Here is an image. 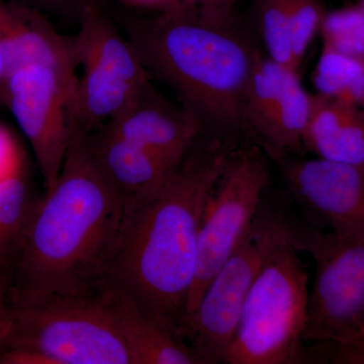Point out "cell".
<instances>
[{
  "mask_svg": "<svg viewBox=\"0 0 364 364\" xmlns=\"http://www.w3.org/2000/svg\"><path fill=\"white\" fill-rule=\"evenodd\" d=\"M100 128L176 161H181L202 135L196 119L160 95L150 81L129 107Z\"/></svg>",
  "mask_w": 364,
  "mask_h": 364,
  "instance_id": "13",
  "label": "cell"
},
{
  "mask_svg": "<svg viewBox=\"0 0 364 364\" xmlns=\"http://www.w3.org/2000/svg\"><path fill=\"white\" fill-rule=\"evenodd\" d=\"M7 77H9V69H7L6 55H4V49L0 45V92L4 88Z\"/></svg>",
  "mask_w": 364,
  "mask_h": 364,
  "instance_id": "29",
  "label": "cell"
},
{
  "mask_svg": "<svg viewBox=\"0 0 364 364\" xmlns=\"http://www.w3.org/2000/svg\"><path fill=\"white\" fill-rule=\"evenodd\" d=\"M78 18V32L69 37L77 66L97 67L136 87L149 82V74L130 41L119 35L93 0L83 6Z\"/></svg>",
  "mask_w": 364,
  "mask_h": 364,
  "instance_id": "16",
  "label": "cell"
},
{
  "mask_svg": "<svg viewBox=\"0 0 364 364\" xmlns=\"http://www.w3.org/2000/svg\"><path fill=\"white\" fill-rule=\"evenodd\" d=\"M0 45L9 76L21 67L41 64L58 74L73 100L77 90V63L69 37L57 32L45 14L13 0H0Z\"/></svg>",
  "mask_w": 364,
  "mask_h": 364,
  "instance_id": "12",
  "label": "cell"
},
{
  "mask_svg": "<svg viewBox=\"0 0 364 364\" xmlns=\"http://www.w3.org/2000/svg\"><path fill=\"white\" fill-rule=\"evenodd\" d=\"M252 11L267 56L299 70L291 45L289 0H254Z\"/></svg>",
  "mask_w": 364,
  "mask_h": 364,
  "instance_id": "20",
  "label": "cell"
},
{
  "mask_svg": "<svg viewBox=\"0 0 364 364\" xmlns=\"http://www.w3.org/2000/svg\"><path fill=\"white\" fill-rule=\"evenodd\" d=\"M314 352H326V360L337 364H364V341L346 346L311 347Z\"/></svg>",
  "mask_w": 364,
  "mask_h": 364,
  "instance_id": "24",
  "label": "cell"
},
{
  "mask_svg": "<svg viewBox=\"0 0 364 364\" xmlns=\"http://www.w3.org/2000/svg\"><path fill=\"white\" fill-rule=\"evenodd\" d=\"M323 47L364 58V11L359 6L326 14L320 31Z\"/></svg>",
  "mask_w": 364,
  "mask_h": 364,
  "instance_id": "21",
  "label": "cell"
},
{
  "mask_svg": "<svg viewBox=\"0 0 364 364\" xmlns=\"http://www.w3.org/2000/svg\"><path fill=\"white\" fill-rule=\"evenodd\" d=\"M287 191L316 221L330 232L364 235V171L315 158L277 162Z\"/></svg>",
  "mask_w": 364,
  "mask_h": 364,
  "instance_id": "11",
  "label": "cell"
},
{
  "mask_svg": "<svg viewBox=\"0 0 364 364\" xmlns=\"http://www.w3.org/2000/svg\"><path fill=\"white\" fill-rule=\"evenodd\" d=\"M86 139L100 169L124 200V208L154 193L181 162L157 154L102 128L88 134Z\"/></svg>",
  "mask_w": 364,
  "mask_h": 364,
  "instance_id": "14",
  "label": "cell"
},
{
  "mask_svg": "<svg viewBox=\"0 0 364 364\" xmlns=\"http://www.w3.org/2000/svg\"><path fill=\"white\" fill-rule=\"evenodd\" d=\"M303 144L318 158L364 171L363 109L316 93Z\"/></svg>",
  "mask_w": 364,
  "mask_h": 364,
  "instance_id": "17",
  "label": "cell"
},
{
  "mask_svg": "<svg viewBox=\"0 0 364 364\" xmlns=\"http://www.w3.org/2000/svg\"><path fill=\"white\" fill-rule=\"evenodd\" d=\"M359 6L363 9V11H364V0H360V4H358Z\"/></svg>",
  "mask_w": 364,
  "mask_h": 364,
  "instance_id": "30",
  "label": "cell"
},
{
  "mask_svg": "<svg viewBox=\"0 0 364 364\" xmlns=\"http://www.w3.org/2000/svg\"><path fill=\"white\" fill-rule=\"evenodd\" d=\"M289 11L294 56L301 67L314 38L320 33L327 11L321 0H289Z\"/></svg>",
  "mask_w": 364,
  "mask_h": 364,
  "instance_id": "22",
  "label": "cell"
},
{
  "mask_svg": "<svg viewBox=\"0 0 364 364\" xmlns=\"http://www.w3.org/2000/svg\"><path fill=\"white\" fill-rule=\"evenodd\" d=\"M39 13L75 14L79 18L83 6L90 0H13Z\"/></svg>",
  "mask_w": 364,
  "mask_h": 364,
  "instance_id": "25",
  "label": "cell"
},
{
  "mask_svg": "<svg viewBox=\"0 0 364 364\" xmlns=\"http://www.w3.org/2000/svg\"><path fill=\"white\" fill-rule=\"evenodd\" d=\"M129 41L150 77L168 85L202 135L238 143L260 51L236 16L183 1L129 23Z\"/></svg>",
  "mask_w": 364,
  "mask_h": 364,
  "instance_id": "3",
  "label": "cell"
},
{
  "mask_svg": "<svg viewBox=\"0 0 364 364\" xmlns=\"http://www.w3.org/2000/svg\"><path fill=\"white\" fill-rule=\"evenodd\" d=\"M305 343L346 346L364 341V235L316 231Z\"/></svg>",
  "mask_w": 364,
  "mask_h": 364,
  "instance_id": "8",
  "label": "cell"
},
{
  "mask_svg": "<svg viewBox=\"0 0 364 364\" xmlns=\"http://www.w3.org/2000/svg\"><path fill=\"white\" fill-rule=\"evenodd\" d=\"M121 1L128 6L139 7V9H152L162 11L176 6L181 0H121Z\"/></svg>",
  "mask_w": 364,
  "mask_h": 364,
  "instance_id": "28",
  "label": "cell"
},
{
  "mask_svg": "<svg viewBox=\"0 0 364 364\" xmlns=\"http://www.w3.org/2000/svg\"><path fill=\"white\" fill-rule=\"evenodd\" d=\"M236 144L200 135L154 193L124 208L104 286L176 335L195 284L205 198Z\"/></svg>",
  "mask_w": 364,
  "mask_h": 364,
  "instance_id": "2",
  "label": "cell"
},
{
  "mask_svg": "<svg viewBox=\"0 0 364 364\" xmlns=\"http://www.w3.org/2000/svg\"><path fill=\"white\" fill-rule=\"evenodd\" d=\"M100 296L128 347L133 364H205L191 345L150 317L127 294L102 286Z\"/></svg>",
  "mask_w": 364,
  "mask_h": 364,
  "instance_id": "15",
  "label": "cell"
},
{
  "mask_svg": "<svg viewBox=\"0 0 364 364\" xmlns=\"http://www.w3.org/2000/svg\"><path fill=\"white\" fill-rule=\"evenodd\" d=\"M312 80L317 95L364 111V58L323 47Z\"/></svg>",
  "mask_w": 364,
  "mask_h": 364,
  "instance_id": "19",
  "label": "cell"
},
{
  "mask_svg": "<svg viewBox=\"0 0 364 364\" xmlns=\"http://www.w3.org/2000/svg\"><path fill=\"white\" fill-rule=\"evenodd\" d=\"M11 272H0V342L6 325L7 309H9V291L11 286Z\"/></svg>",
  "mask_w": 364,
  "mask_h": 364,
  "instance_id": "27",
  "label": "cell"
},
{
  "mask_svg": "<svg viewBox=\"0 0 364 364\" xmlns=\"http://www.w3.org/2000/svg\"><path fill=\"white\" fill-rule=\"evenodd\" d=\"M1 95L32 146L47 191L58 178L70 144L73 93L51 68L30 64L7 77Z\"/></svg>",
  "mask_w": 364,
  "mask_h": 364,
  "instance_id": "9",
  "label": "cell"
},
{
  "mask_svg": "<svg viewBox=\"0 0 364 364\" xmlns=\"http://www.w3.org/2000/svg\"><path fill=\"white\" fill-rule=\"evenodd\" d=\"M124 203L91 152L71 136L57 181L38 198L14 259L9 306L97 296L123 223Z\"/></svg>",
  "mask_w": 364,
  "mask_h": 364,
  "instance_id": "1",
  "label": "cell"
},
{
  "mask_svg": "<svg viewBox=\"0 0 364 364\" xmlns=\"http://www.w3.org/2000/svg\"><path fill=\"white\" fill-rule=\"evenodd\" d=\"M315 232L301 226L284 208L264 198L245 238L182 321L179 338L191 345L205 364L223 363L244 301L268 259L291 242L305 244L309 251Z\"/></svg>",
  "mask_w": 364,
  "mask_h": 364,
  "instance_id": "5",
  "label": "cell"
},
{
  "mask_svg": "<svg viewBox=\"0 0 364 364\" xmlns=\"http://www.w3.org/2000/svg\"><path fill=\"white\" fill-rule=\"evenodd\" d=\"M23 173V159L11 132L0 126V182Z\"/></svg>",
  "mask_w": 364,
  "mask_h": 364,
  "instance_id": "23",
  "label": "cell"
},
{
  "mask_svg": "<svg viewBox=\"0 0 364 364\" xmlns=\"http://www.w3.org/2000/svg\"><path fill=\"white\" fill-rule=\"evenodd\" d=\"M37 200L23 173L0 182V272L13 270Z\"/></svg>",
  "mask_w": 364,
  "mask_h": 364,
  "instance_id": "18",
  "label": "cell"
},
{
  "mask_svg": "<svg viewBox=\"0 0 364 364\" xmlns=\"http://www.w3.org/2000/svg\"><path fill=\"white\" fill-rule=\"evenodd\" d=\"M268 158L252 142L237 143L228 152L221 173L203 205L198 268L186 315L247 235L270 182Z\"/></svg>",
  "mask_w": 364,
  "mask_h": 364,
  "instance_id": "7",
  "label": "cell"
},
{
  "mask_svg": "<svg viewBox=\"0 0 364 364\" xmlns=\"http://www.w3.org/2000/svg\"><path fill=\"white\" fill-rule=\"evenodd\" d=\"M184 4L205 13L217 16H233L237 0H182Z\"/></svg>",
  "mask_w": 364,
  "mask_h": 364,
  "instance_id": "26",
  "label": "cell"
},
{
  "mask_svg": "<svg viewBox=\"0 0 364 364\" xmlns=\"http://www.w3.org/2000/svg\"><path fill=\"white\" fill-rule=\"evenodd\" d=\"M0 364H133L100 293L7 309Z\"/></svg>",
  "mask_w": 364,
  "mask_h": 364,
  "instance_id": "4",
  "label": "cell"
},
{
  "mask_svg": "<svg viewBox=\"0 0 364 364\" xmlns=\"http://www.w3.org/2000/svg\"><path fill=\"white\" fill-rule=\"evenodd\" d=\"M303 243L284 244L272 254L244 301L225 364L310 363L305 347L309 291Z\"/></svg>",
  "mask_w": 364,
  "mask_h": 364,
  "instance_id": "6",
  "label": "cell"
},
{
  "mask_svg": "<svg viewBox=\"0 0 364 364\" xmlns=\"http://www.w3.org/2000/svg\"><path fill=\"white\" fill-rule=\"evenodd\" d=\"M314 95L304 87L299 70L260 53L243 116V133L275 161L304 148Z\"/></svg>",
  "mask_w": 364,
  "mask_h": 364,
  "instance_id": "10",
  "label": "cell"
}]
</instances>
